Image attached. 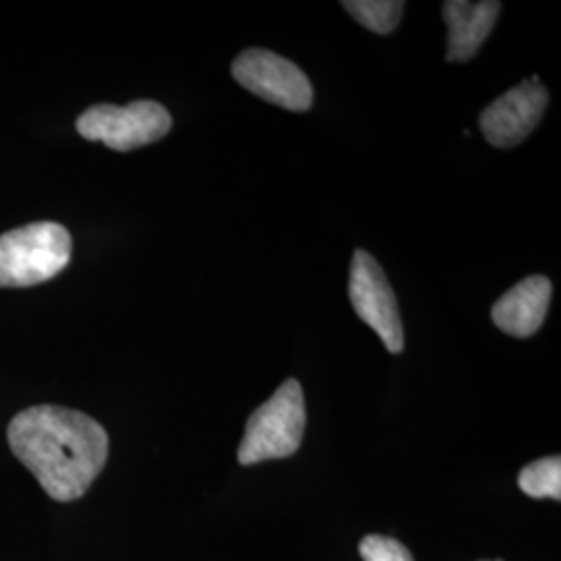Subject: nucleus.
I'll list each match as a JSON object with an SVG mask.
<instances>
[{
	"label": "nucleus",
	"instance_id": "39448f33",
	"mask_svg": "<svg viewBox=\"0 0 561 561\" xmlns=\"http://www.w3.org/2000/svg\"><path fill=\"white\" fill-rule=\"evenodd\" d=\"M233 80L262 101L304 113L312 106V83L291 60L262 48L243 50L231 65Z\"/></svg>",
	"mask_w": 561,
	"mask_h": 561
},
{
	"label": "nucleus",
	"instance_id": "1a4fd4ad",
	"mask_svg": "<svg viewBox=\"0 0 561 561\" xmlns=\"http://www.w3.org/2000/svg\"><path fill=\"white\" fill-rule=\"evenodd\" d=\"M502 13V2H466L447 0L443 4V20L447 23V60L466 62L481 50L493 25Z\"/></svg>",
	"mask_w": 561,
	"mask_h": 561
},
{
	"label": "nucleus",
	"instance_id": "6e6552de",
	"mask_svg": "<svg viewBox=\"0 0 561 561\" xmlns=\"http://www.w3.org/2000/svg\"><path fill=\"white\" fill-rule=\"evenodd\" d=\"M551 280L542 275H533L514 285L507 294L495 301L491 319L497 329L512 337H533L545 322L551 301Z\"/></svg>",
	"mask_w": 561,
	"mask_h": 561
},
{
	"label": "nucleus",
	"instance_id": "9d476101",
	"mask_svg": "<svg viewBox=\"0 0 561 561\" xmlns=\"http://www.w3.org/2000/svg\"><path fill=\"white\" fill-rule=\"evenodd\" d=\"M341 7L375 34H391L400 23L405 2L401 0H343Z\"/></svg>",
	"mask_w": 561,
	"mask_h": 561
},
{
	"label": "nucleus",
	"instance_id": "9b49d317",
	"mask_svg": "<svg viewBox=\"0 0 561 561\" xmlns=\"http://www.w3.org/2000/svg\"><path fill=\"white\" fill-rule=\"evenodd\" d=\"M522 493L535 500H561V458L549 456L524 466L518 474Z\"/></svg>",
	"mask_w": 561,
	"mask_h": 561
},
{
	"label": "nucleus",
	"instance_id": "f03ea898",
	"mask_svg": "<svg viewBox=\"0 0 561 561\" xmlns=\"http://www.w3.org/2000/svg\"><path fill=\"white\" fill-rule=\"evenodd\" d=\"M306 431V401L300 382L287 379L273 398L252 412L238 449L241 466L289 458L300 449Z\"/></svg>",
	"mask_w": 561,
	"mask_h": 561
},
{
	"label": "nucleus",
	"instance_id": "20e7f679",
	"mask_svg": "<svg viewBox=\"0 0 561 561\" xmlns=\"http://www.w3.org/2000/svg\"><path fill=\"white\" fill-rule=\"evenodd\" d=\"M171 125L173 119L162 104L136 101L125 106H90L78 119V131L85 140L102 141L117 152H127L161 140L171 131Z\"/></svg>",
	"mask_w": 561,
	"mask_h": 561
},
{
	"label": "nucleus",
	"instance_id": "7ed1b4c3",
	"mask_svg": "<svg viewBox=\"0 0 561 561\" xmlns=\"http://www.w3.org/2000/svg\"><path fill=\"white\" fill-rule=\"evenodd\" d=\"M71 261V236L59 222L23 225L0 236V287H32Z\"/></svg>",
	"mask_w": 561,
	"mask_h": 561
},
{
	"label": "nucleus",
	"instance_id": "0eeeda50",
	"mask_svg": "<svg viewBox=\"0 0 561 561\" xmlns=\"http://www.w3.org/2000/svg\"><path fill=\"white\" fill-rule=\"evenodd\" d=\"M547 104L549 92L541 81H522L482 111L479 119L482 136L495 148H514L533 134Z\"/></svg>",
	"mask_w": 561,
	"mask_h": 561
},
{
	"label": "nucleus",
	"instance_id": "ddd939ff",
	"mask_svg": "<svg viewBox=\"0 0 561 561\" xmlns=\"http://www.w3.org/2000/svg\"><path fill=\"white\" fill-rule=\"evenodd\" d=\"M481 561H500V560H481Z\"/></svg>",
	"mask_w": 561,
	"mask_h": 561
},
{
	"label": "nucleus",
	"instance_id": "f8f14e48",
	"mask_svg": "<svg viewBox=\"0 0 561 561\" xmlns=\"http://www.w3.org/2000/svg\"><path fill=\"white\" fill-rule=\"evenodd\" d=\"M360 558L364 561H414L403 542L382 535H368L360 541Z\"/></svg>",
	"mask_w": 561,
	"mask_h": 561
},
{
	"label": "nucleus",
	"instance_id": "f257e3e1",
	"mask_svg": "<svg viewBox=\"0 0 561 561\" xmlns=\"http://www.w3.org/2000/svg\"><path fill=\"white\" fill-rule=\"evenodd\" d=\"M7 439L55 502L80 500L108 458V435L101 424L59 405L23 410L9 424Z\"/></svg>",
	"mask_w": 561,
	"mask_h": 561
},
{
	"label": "nucleus",
	"instance_id": "423d86ee",
	"mask_svg": "<svg viewBox=\"0 0 561 561\" xmlns=\"http://www.w3.org/2000/svg\"><path fill=\"white\" fill-rule=\"evenodd\" d=\"M350 301L362 321L381 337L387 352H403L405 341L398 298L381 264L364 250H356L352 259Z\"/></svg>",
	"mask_w": 561,
	"mask_h": 561
}]
</instances>
